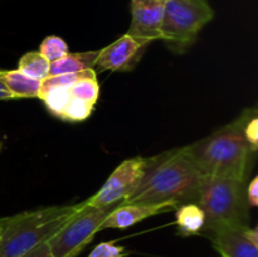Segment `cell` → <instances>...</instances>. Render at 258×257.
Listing matches in <instances>:
<instances>
[{"label": "cell", "instance_id": "cell-1", "mask_svg": "<svg viewBox=\"0 0 258 257\" xmlns=\"http://www.w3.org/2000/svg\"><path fill=\"white\" fill-rule=\"evenodd\" d=\"M145 170L135 190L121 204L197 203L204 176L197 168L188 146L145 158Z\"/></svg>", "mask_w": 258, "mask_h": 257}, {"label": "cell", "instance_id": "cell-2", "mask_svg": "<svg viewBox=\"0 0 258 257\" xmlns=\"http://www.w3.org/2000/svg\"><path fill=\"white\" fill-rule=\"evenodd\" d=\"M254 113V110H246L231 123L188 145L202 175L247 181L254 150L247 140L244 128Z\"/></svg>", "mask_w": 258, "mask_h": 257}, {"label": "cell", "instance_id": "cell-3", "mask_svg": "<svg viewBox=\"0 0 258 257\" xmlns=\"http://www.w3.org/2000/svg\"><path fill=\"white\" fill-rule=\"evenodd\" d=\"M83 206L45 207L0 218V257H20L47 242Z\"/></svg>", "mask_w": 258, "mask_h": 257}, {"label": "cell", "instance_id": "cell-4", "mask_svg": "<svg viewBox=\"0 0 258 257\" xmlns=\"http://www.w3.org/2000/svg\"><path fill=\"white\" fill-rule=\"evenodd\" d=\"M197 204L206 217L201 233L223 226H249L247 181L204 176Z\"/></svg>", "mask_w": 258, "mask_h": 257}, {"label": "cell", "instance_id": "cell-5", "mask_svg": "<svg viewBox=\"0 0 258 257\" xmlns=\"http://www.w3.org/2000/svg\"><path fill=\"white\" fill-rule=\"evenodd\" d=\"M213 17L208 0H165L161 40L174 53H185Z\"/></svg>", "mask_w": 258, "mask_h": 257}, {"label": "cell", "instance_id": "cell-6", "mask_svg": "<svg viewBox=\"0 0 258 257\" xmlns=\"http://www.w3.org/2000/svg\"><path fill=\"white\" fill-rule=\"evenodd\" d=\"M115 207L95 208L86 204L47 241L52 257H75L101 231V224Z\"/></svg>", "mask_w": 258, "mask_h": 257}, {"label": "cell", "instance_id": "cell-7", "mask_svg": "<svg viewBox=\"0 0 258 257\" xmlns=\"http://www.w3.org/2000/svg\"><path fill=\"white\" fill-rule=\"evenodd\" d=\"M145 164L146 159L141 156L122 161L113 170L102 188L95 196L85 201L86 204L95 208L120 206L138 186L143 178Z\"/></svg>", "mask_w": 258, "mask_h": 257}, {"label": "cell", "instance_id": "cell-8", "mask_svg": "<svg viewBox=\"0 0 258 257\" xmlns=\"http://www.w3.org/2000/svg\"><path fill=\"white\" fill-rule=\"evenodd\" d=\"M165 0H131V25L128 34L139 42L150 44L161 39Z\"/></svg>", "mask_w": 258, "mask_h": 257}, {"label": "cell", "instance_id": "cell-9", "mask_svg": "<svg viewBox=\"0 0 258 257\" xmlns=\"http://www.w3.org/2000/svg\"><path fill=\"white\" fill-rule=\"evenodd\" d=\"M148 47V43L139 42L128 34H125L115 40L112 44L100 50L96 66L102 70L117 71V72L131 71L138 65Z\"/></svg>", "mask_w": 258, "mask_h": 257}, {"label": "cell", "instance_id": "cell-10", "mask_svg": "<svg viewBox=\"0 0 258 257\" xmlns=\"http://www.w3.org/2000/svg\"><path fill=\"white\" fill-rule=\"evenodd\" d=\"M249 226H223L203 232L222 257H258V246L247 236Z\"/></svg>", "mask_w": 258, "mask_h": 257}, {"label": "cell", "instance_id": "cell-11", "mask_svg": "<svg viewBox=\"0 0 258 257\" xmlns=\"http://www.w3.org/2000/svg\"><path fill=\"white\" fill-rule=\"evenodd\" d=\"M174 209H178V206L173 203L120 204L110 212V214L101 224L100 229L101 231L107 228L125 229L149 217L174 211Z\"/></svg>", "mask_w": 258, "mask_h": 257}, {"label": "cell", "instance_id": "cell-12", "mask_svg": "<svg viewBox=\"0 0 258 257\" xmlns=\"http://www.w3.org/2000/svg\"><path fill=\"white\" fill-rule=\"evenodd\" d=\"M0 78L14 98H39L42 81L33 80L19 70H0Z\"/></svg>", "mask_w": 258, "mask_h": 257}, {"label": "cell", "instance_id": "cell-13", "mask_svg": "<svg viewBox=\"0 0 258 257\" xmlns=\"http://www.w3.org/2000/svg\"><path fill=\"white\" fill-rule=\"evenodd\" d=\"M97 52H83V53H67L64 57L55 62L50 63L48 76L64 75V73H76L81 71L90 70L96 66L98 57Z\"/></svg>", "mask_w": 258, "mask_h": 257}, {"label": "cell", "instance_id": "cell-14", "mask_svg": "<svg viewBox=\"0 0 258 257\" xmlns=\"http://www.w3.org/2000/svg\"><path fill=\"white\" fill-rule=\"evenodd\" d=\"M204 221L206 217L203 211L197 203L181 204L176 209V223H178L179 232L184 236L201 233Z\"/></svg>", "mask_w": 258, "mask_h": 257}, {"label": "cell", "instance_id": "cell-15", "mask_svg": "<svg viewBox=\"0 0 258 257\" xmlns=\"http://www.w3.org/2000/svg\"><path fill=\"white\" fill-rule=\"evenodd\" d=\"M49 66L50 63L39 52H29L20 58L18 70L33 80L43 81L48 77Z\"/></svg>", "mask_w": 258, "mask_h": 257}, {"label": "cell", "instance_id": "cell-16", "mask_svg": "<svg viewBox=\"0 0 258 257\" xmlns=\"http://www.w3.org/2000/svg\"><path fill=\"white\" fill-rule=\"evenodd\" d=\"M72 93L70 87H52L43 91L39 95L40 100L44 101L45 106L53 115L62 117L66 106L70 102Z\"/></svg>", "mask_w": 258, "mask_h": 257}, {"label": "cell", "instance_id": "cell-17", "mask_svg": "<svg viewBox=\"0 0 258 257\" xmlns=\"http://www.w3.org/2000/svg\"><path fill=\"white\" fill-rule=\"evenodd\" d=\"M70 90L72 96L87 101L93 106L96 105L100 96V85L96 78H81L72 83Z\"/></svg>", "mask_w": 258, "mask_h": 257}, {"label": "cell", "instance_id": "cell-18", "mask_svg": "<svg viewBox=\"0 0 258 257\" xmlns=\"http://www.w3.org/2000/svg\"><path fill=\"white\" fill-rule=\"evenodd\" d=\"M39 53L49 63L60 59L68 53V45L64 40L57 35H49L40 44Z\"/></svg>", "mask_w": 258, "mask_h": 257}, {"label": "cell", "instance_id": "cell-19", "mask_svg": "<svg viewBox=\"0 0 258 257\" xmlns=\"http://www.w3.org/2000/svg\"><path fill=\"white\" fill-rule=\"evenodd\" d=\"M93 105L88 103L87 101L72 96L70 102L66 106L60 118L67 121H83L91 115Z\"/></svg>", "mask_w": 258, "mask_h": 257}, {"label": "cell", "instance_id": "cell-20", "mask_svg": "<svg viewBox=\"0 0 258 257\" xmlns=\"http://www.w3.org/2000/svg\"><path fill=\"white\" fill-rule=\"evenodd\" d=\"M127 256L125 247L118 246L115 242H102L97 244L87 257H125Z\"/></svg>", "mask_w": 258, "mask_h": 257}, {"label": "cell", "instance_id": "cell-21", "mask_svg": "<svg viewBox=\"0 0 258 257\" xmlns=\"http://www.w3.org/2000/svg\"><path fill=\"white\" fill-rule=\"evenodd\" d=\"M244 133H246V138L248 143L251 144L252 149L256 151L258 145V118L256 113L248 120L246 128H244Z\"/></svg>", "mask_w": 258, "mask_h": 257}, {"label": "cell", "instance_id": "cell-22", "mask_svg": "<svg viewBox=\"0 0 258 257\" xmlns=\"http://www.w3.org/2000/svg\"><path fill=\"white\" fill-rule=\"evenodd\" d=\"M247 199L249 206L256 207L258 204V178L252 179L251 183L247 185Z\"/></svg>", "mask_w": 258, "mask_h": 257}, {"label": "cell", "instance_id": "cell-23", "mask_svg": "<svg viewBox=\"0 0 258 257\" xmlns=\"http://www.w3.org/2000/svg\"><path fill=\"white\" fill-rule=\"evenodd\" d=\"M20 257H52V254H50L49 247H48L47 242H44V243L39 244V246H37L35 248L30 249L27 253L22 254Z\"/></svg>", "mask_w": 258, "mask_h": 257}, {"label": "cell", "instance_id": "cell-24", "mask_svg": "<svg viewBox=\"0 0 258 257\" xmlns=\"http://www.w3.org/2000/svg\"><path fill=\"white\" fill-rule=\"evenodd\" d=\"M14 96L9 92V90L7 88V86L3 83L2 78H0V101L2 100H13Z\"/></svg>", "mask_w": 258, "mask_h": 257}]
</instances>
